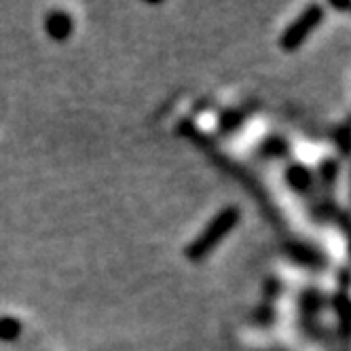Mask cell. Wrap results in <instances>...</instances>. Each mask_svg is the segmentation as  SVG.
Wrapping results in <instances>:
<instances>
[{
    "instance_id": "cell-3",
    "label": "cell",
    "mask_w": 351,
    "mask_h": 351,
    "mask_svg": "<svg viewBox=\"0 0 351 351\" xmlns=\"http://www.w3.org/2000/svg\"><path fill=\"white\" fill-rule=\"evenodd\" d=\"M49 30H51V34L58 36V38L68 36V30H70L68 17L66 15H53L51 19H49Z\"/></svg>"
},
{
    "instance_id": "cell-1",
    "label": "cell",
    "mask_w": 351,
    "mask_h": 351,
    "mask_svg": "<svg viewBox=\"0 0 351 351\" xmlns=\"http://www.w3.org/2000/svg\"><path fill=\"white\" fill-rule=\"evenodd\" d=\"M237 218H239V212L235 208H229V210H224L220 216H216L212 222H210V227L204 231V235L199 237L193 245H189L186 250V254L189 258L193 261H202L206 258L212 250L222 241V237L227 235L235 224H237Z\"/></svg>"
},
{
    "instance_id": "cell-4",
    "label": "cell",
    "mask_w": 351,
    "mask_h": 351,
    "mask_svg": "<svg viewBox=\"0 0 351 351\" xmlns=\"http://www.w3.org/2000/svg\"><path fill=\"white\" fill-rule=\"evenodd\" d=\"M17 330H19V326H17L15 319H3V322H0V337H3V339L11 341V337H15Z\"/></svg>"
},
{
    "instance_id": "cell-2",
    "label": "cell",
    "mask_w": 351,
    "mask_h": 351,
    "mask_svg": "<svg viewBox=\"0 0 351 351\" xmlns=\"http://www.w3.org/2000/svg\"><path fill=\"white\" fill-rule=\"evenodd\" d=\"M322 21V9L319 7H309L303 15H300L292 26L286 30V34L282 36V47L292 51L300 43H305L309 32Z\"/></svg>"
}]
</instances>
